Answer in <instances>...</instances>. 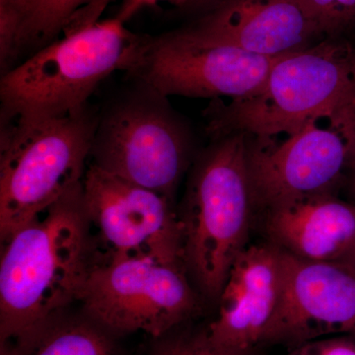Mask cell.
<instances>
[{"label":"cell","instance_id":"obj_15","mask_svg":"<svg viewBox=\"0 0 355 355\" xmlns=\"http://www.w3.org/2000/svg\"><path fill=\"white\" fill-rule=\"evenodd\" d=\"M118 338L84 313L80 317L62 315L26 355H123Z\"/></svg>","mask_w":355,"mask_h":355},{"label":"cell","instance_id":"obj_12","mask_svg":"<svg viewBox=\"0 0 355 355\" xmlns=\"http://www.w3.org/2000/svg\"><path fill=\"white\" fill-rule=\"evenodd\" d=\"M284 252L268 242L248 246L231 268L216 319L205 327L214 343L257 355L277 316L284 291Z\"/></svg>","mask_w":355,"mask_h":355},{"label":"cell","instance_id":"obj_7","mask_svg":"<svg viewBox=\"0 0 355 355\" xmlns=\"http://www.w3.org/2000/svg\"><path fill=\"white\" fill-rule=\"evenodd\" d=\"M181 263L151 258L93 261L78 301L83 313L121 338H161L190 323L200 300Z\"/></svg>","mask_w":355,"mask_h":355},{"label":"cell","instance_id":"obj_2","mask_svg":"<svg viewBox=\"0 0 355 355\" xmlns=\"http://www.w3.org/2000/svg\"><path fill=\"white\" fill-rule=\"evenodd\" d=\"M254 207L246 135L216 139L198 158L178 214L184 265L207 297L218 300L231 268L249 246Z\"/></svg>","mask_w":355,"mask_h":355},{"label":"cell","instance_id":"obj_21","mask_svg":"<svg viewBox=\"0 0 355 355\" xmlns=\"http://www.w3.org/2000/svg\"><path fill=\"white\" fill-rule=\"evenodd\" d=\"M345 132L349 144V167L352 181V188L355 193V106L347 112L345 118Z\"/></svg>","mask_w":355,"mask_h":355},{"label":"cell","instance_id":"obj_19","mask_svg":"<svg viewBox=\"0 0 355 355\" xmlns=\"http://www.w3.org/2000/svg\"><path fill=\"white\" fill-rule=\"evenodd\" d=\"M284 355H355V330L310 340Z\"/></svg>","mask_w":355,"mask_h":355},{"label":"cell","instance_id":"obj_3","mask_svg":"<svg viewBox=\"0 0 355 355\" xmlns=\"http://www.w3.org/2000/svg\"><path fill=\"white\" fill-rule=\"evenodd\" d=\"M62 35L1 76V113L55 119L83 111L107 77L132 71L146 37L116 18Z\"/></svg>","mask_w":355,"mask_h":355},{"label":"cell","instance_id":"obj_16","mask_svg":"<svg viewBox=\"0 0 355 355\" xmlns=\"http://www.w3.org/2000/svg\"><path fill=\"white\" fill-rule=\"evenodd\" d=\"M17 10L23 49L46 46L76 14L91 4L106 8L112 0H9Z\"/></svg>","mask_w":355,"mask_h":355},{"label":"cell","instance_id":"obj_11","mask_svg":"<svg viewBox=\"0 0 355 355\" xmlns=\"http://www.w3.org/2000/svg\"><path fill=\"white\" fill-rule=\"evenodd\" d=\"M284 257L282 302L263 347L288 350L355 330V268Z\"/></svg>","mask_w":355,"mask_h":355},{"label":"cell","instance_id":"obj_13","mask_svg":"<svg viewBox=\"0 0 355 355\" xmlns=\"http://www.w3.org/2000/svg\"><path fill=\"white\" fill-rule=\"evenodd\" d=\"M191 27L268 58L305 50L324 36L300 0H220Z\"/></svg>","mask_w":355,"mask_h":355},{"label":"cell","instance_id":"obj_22","mask_svg":"<svg viewBox=\"0 0 355 355\" xmlns=\"http://www.w3.org/2000/svg\"><path fill=\"white\" fill-rule=\"evenodd\" d=\"M28 349L18 343L11 342L0 343V355H26Z\"/></svg>","mask_w":355,"mask_h":355},{"label":"cell","instance_id":"obj_10","mask_svg":"<svg viewBox=\"0 0 355 355\" xmlns=\"http://www.w3.org/2000/svg\"><path fill=\"white\" fill-rule=\"evenodd\" d=\"M83 196L89 226L97 233L93 252L102 250L93 261L151 258L184 265L183 229L171 198L93 164L84 175Z\"/></svg>","mask_w":355,"mask_h":355},{"label":"cell","instance_id":"obj_20","mask_svg":"<svg viewBox=\"0 0 355 355\" xmlns=\"http://www.w3.org/2000/svg\"><path fill=\"white\" fill-rule=\"evenodd\" d=\"M159 2H170V3L174 4V6H188L191 0H123L116 18L125 24L128 20L132 19L133 16L139 12L141 9L155 6Z\"/></svg>","mask_w":355,"mask_h":355},{"label":"cell","instance_id":"obj_18","mask_svg":"<svg viewBox=\"0 0 355 355\" xmlns=\"http://www.w3.org/2000/svg\"><path fill=\"white\" fill-rule=\"evenodd\" d=\"M311 19L327 36H335L355 22V0H300Z\"/></svg>","mask_w":355,"mask_h":355},{"label":"cell","instance_id":"obj_5","mask_svg":"<svg viewBox=\"0 0 355 355\" xmlns=\"http://www.w3.org/2000/svg\"><path fill=\"white\" fill-rule=\"evenodd\" d=\"M355 105V49L329 39L280 57L253 94L219 103L209 114L214 139L231 133L270 135Z\"/></svg>","mask_w":355,"mask_h":355},{"label":"cell","instance_id":"obj_23","mask_svg":"<svg viewBox=\"0 0 355 355\" xmlns=\"http://www.w3.org/2000/svg\"><path fill=\"white\" fill-rule=\"evenodd\" d=\"M219 1H220V0H191L188 6L209 9L210 7L214 6V4H216L217 2Z\"/></svg>","mask_w":355,"mask_h":355},{"label":"cell","instance_id":"obj_14","mask_svg":"<svg viewBox=\"0 0 355 355\" xmlns=\"http://www.w3.org/2000/svg\"><path fill=\"white\" fill-rule=\"evenodd\" d=\"M268 242L313 263L355 268V205L316 196L263 210Z\"/></svg>","mask_w":355,"mask_h":355},{"label":"cell","instance_id":"obj_8","mask_svg":"<svg viewBox=\"0 0 355 355\" xmlns=\"http://www.w3.org/2000/svg\"><path fill=\"white\" fill-rule=\"evenodd\" d=\"M352 108L318 116L286 132L245 135L254 207L266 210L302 198L335 195L349 167L345 118Z\"/></svg>","mask_w":355,"mask_h":355},{"label":"cell","instance_id":"obj_4","mask_svg":"<svg viewBox=\"0 0 355 355\" xmlns=\"http://www.w3.org/2000/svg\"><path fill=\"white\" fill-rule=\"evenodd\" d=\"M98 120L89 106L55 119L1 113V241L83 182Z\"/></svg>","mask_w":355,"mask_h":355},{"label":"cell","instance_id":"obj_17","mask_svg":"<svg viewBox=\"0 0 355 355\" xmlns=\"http://www.w3.org/2000/svg\"><path fill=\"white\" fill-rule=\"evenodd\" d=\"M146 355H243L224 349L210 338L207 328L193 329L188 324L154 338Z\"/></svg>","mask_w":355,"mask_h":355},{"label":"cell","instance_id":"obj_1","mask_svg":"<svg viewBox=\"0 0 355 355\" xmlns=\"http://www.w3.org/2000/svg\"><path fill=\"white\" fill-rule=\"evenodd\" d=\"M1 244L0 343L30 349L78 301L92 265L83 182Z\"/></svg>","mask_w":355,"mask_h":355},{"label":"cell","instance_id":"obj_9","mask_svg":"<svg viewBox=\"0 0 355 355\" xmlns=\"http://www.w3.org/2000/svg\"><path fill=\"white\" fill-rule=\"evenodd\" d=\"M279 58L254 55L191 26L146 36L130 74L166 97L237 100L260 88Z\"/></svg>","mask_w":355,"mask_h":355},{"label":"cell","instance_id":"obj_6","mask_svg":"<svg viewBox=\"0 0 355 355\" xmlns=\"http://www.w3.org/2000/svg\"><path fill=\"white\" fill-rule=\"evenodd\" d=\"M167 98L137 83L99 116L90 157L100 169L173 200L191 139Z\"/></svg>","mask_w":355,"mask_h":355}]
</instances>
